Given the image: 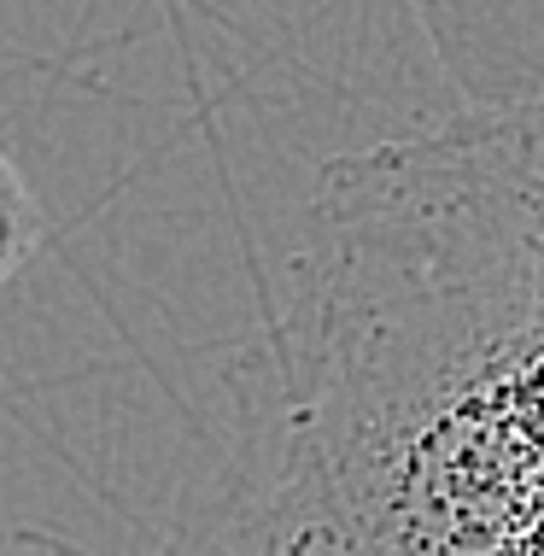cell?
Wrapping results in <instances>:
<instances>
[{"label": "cell", "mask_w": 544, "mask_h": 556, "mask_svg": "<svg viewBox=\"0 0 544 556\" xmlns=\"http://www.w3.org/2000/svg\"><path fill=\"white\" fill-rule=\"evenodd\" d=\"M83 480L41 556H544V100L328 159L223 428Z\"/></svg>", "instance_id": "1"}, {"label": "cell", "mask_w": 544, "mask_h": 556, "mask_svg": "<svg viewBox=\"0 0 544 556\" xmlns=\"http://www.w3.org/2000/svg\"><path fill=\"white\" fill-rule=\"evenodd\" d=\"M41 247V212L29 200L24 176L12 170V159L0 153V288L18 276V264Z\"/></svg>", "instance_id": "2"}]
</instances>
